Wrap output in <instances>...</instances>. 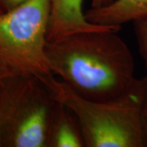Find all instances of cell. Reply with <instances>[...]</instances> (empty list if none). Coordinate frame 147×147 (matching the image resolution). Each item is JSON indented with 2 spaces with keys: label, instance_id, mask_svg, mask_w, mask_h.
<instances>
[{
  "label": "cell",
  "instance_id": "7",
  "mask_svg": "<svg viewBox=\"0 0 147 147\" xmlns=\"http://www.w3.org/2000/svg\"><path fill=\"white\" fill-rule=\"evenodd\" d=\"M47 147H85L79 119L67 105L59 100L48 128Z\"/></svg>",
  "mask_w": 147,
  "mask_h": 147
},
{
  "label": "cell",
  "instance_id": "10",
  "mask_svg": "<svg viewBox=\"0 0 147 147\" xmlns=\"http://www.w3.org/2000/svg\"><path fill=\"white\" fill-rule=\"evenodd\" d=\"M29 0H0V15L14 10Z\"/></svg>",
  "mask_w": 147,
  "mask_h": 147
},
{
  "label": "cell",
  "instance_id": "4",
  "mask_svg": "<svg viewBox=\"0 0 147 147\" xmlns=\"http://www.w3.org/2000/svg\"><path fill=\"white\" fill-rule=\"evenodd\" d=\"M51 0H29L0 15V61L16 74L53 75L46 56Z\"/></svg>",
  "mask_w": 147,
  "mask_h": 147
},
{
  "label": "cell",
  "instance_id": "6",
  "mask_svg": "<svg viewBox=\"0 0 147 147\" xmlns=\"http://www.w3.org/2000/svg\"><path fill=\"white\" fill-rule=\"evenodd\" d=\"M85 16L92 23L120 28L128 22L147 21V0H114L103 7H91Z\"/></svg>",
  "mask_w": 147,
  "mask_h": 147
},
{
  "label": "cell",
  "instance_id": "3",
  "mask_svg": "<svg viewBox=\"0 0 147 147\" xmlns=\"http://www.w3.org/2000/svg\"><path fill=\"white\" fill-rule=\"evenodd\" d=\"M57 103L44 77L21 74L0 79L1 147H47Z\"/></svg>",
  "mask_w": 147,
  "mask_h": 147
},
{
  "label": "cell",
  "instance_id": "9",
  "mask_svg": "<svg viewBox=\"0 0 147 147\" xmlns=\"http://www.w3.org/2000/svg\"><path fill=\"white\" fill-rule=\"evenodd\" d=\"M143 93L141 105V117L143 136L145 140V146L147 147V75L142 78Z\"/></svg>",
  "mask_w": 147,
  "mask_h": 147
},
{
  "label": "cell",
  "instance_id": "12",
  "mask_svg": "<svg viewBox=\"0 0 147 147\" xmlns=\"http://www.w3.org/2000/svg\"><path fill=\"white\" fill-rule=\"evenodd\" d=\"M90 1H91V7H100L109 4L114 0H90Z\"/></svg>",
  "mask_w": 147,
  "mask_h": 147
},
{
  "label": "cell",
  "instance_id": "13",
  "mask_svg": "<svg viewBox=\"0 0 147 147\" xmlns=\"http://www.w3.org/2000/svg\"><path fill=\"white\" fill-rule=\"evenodd\" d=\"M0 147H1V143H0Z\"/></svg>",
  "mask_w": 147,
  "mask_h": 147
},
{
  "label": "cell",
  "instance_id": "8",
  "mask_svg": "<svg viewBox=\"0 0 147 147\" xmlns=\"http://www.w3.org/2000/svg\"><path fill=\"white\" fill-rule=\"evenodd\" d=\"M133 26L139 53L147 69V21H135Z\"/></svg>",
  "mask_w": 147,
  "mask_h": 147
},
{
  "label": "cell",
  "instance_id": "2",
  "mask_svg": "<svg viewBox=\"0 0 147 147\" xmlns=\"http://www.w3.org/2000/svg\"><path fill=\"white\" fill-rule=\"evenodd\" d=\"M44 79L54 96L79 119L85 147H146L141 117L142 78L119 97L105 101L85 99L53 74Z\"/></svg>",
  "mask_w": 147,
  "mask_h": 147
},
{
  "label": "cell",
  "instance_id": "1",
  "mask_svg": "<svg viewBox=\"0 0 147 147\" xmlns=\"http://www.w3.org/2000/svg\"><path fill=\"white\" fill-rule=\"evenodd\" d=\"M119 30L78 32L47 41L46 56L52 74L85 99L105 101L123 95L137 78L134 57Z\"/></svg>",
  "mask_w": 147,
  "mask_h": 147
},
{
  "label": "cell",
  "instance_id": "11",
  "mask_svg": "<svg viewBox=\"0 0 147 147\" xmlns=\"http://www.w3.org/2000/svg\"><path fill=\"white\" fill-rule=\"evenodd\" d=\"M15 74H16L12 69H11L7 65H6L5 64L0 61V79L10 75H15Z\"/></svg>",
  "mask_w": 147,
  "mask_h": 147
},
{
  "label": "cell",
  "instance_id": "5",
  "mask_svg": "<svg viewBox=\"0 0 147 147\" xmlns=\"http://www.w3.org/2000/svg\"><path fill=\"white\" fill-rule=\"evenodd\" d=\"M119 28L92 23L83 11V0H51L47 41H55L74 33Z\"/></svg>",
  "mask_w": 147,
  "mask_h": 147
}]
</instances>
